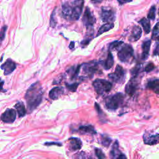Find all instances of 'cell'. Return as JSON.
I'll use <instances>...</instances> for the list:
<instances>
[{
	"instance_id": "6da1fadb",
	"label": "cell",
	"mask_w": 159,
	"mask_h": 159,
	"mask_svg": "<svg viewBox=\"0 0 159 159\" xmlns=\"http://www.w3.org/2000/svg\"><path fill=\"white\" fill-rule=\"evenodd\" d=\"M43 90L39 82H36L29 87L25 94V99L29 111H33L41 104Z\"/></svg>"
},
{
	"instance_id": "7a4b0ae2",
	"label": "cell",
	"mask_w": 159,
	"mask_h": 159,
	"mask_svg": "<svg viewBox=\"0 0 159 159\" xmlns=\"http://www.w3.org/2000/svg\"><path fill=\"white\" fill-rule=\"evenodd\" d=\"M124 100V95L121 93H118L106 98L105 106L108 109L116 110L122 106Z\"/></svg>"
},
{
	"instance_id": "3957f363",
	"label": "cell",
	"mask_w": 159,
	"mask_h": 159,
	"mask_svg": "<svg viewBox=\"0 0 159 159\" xmlns=\"http://www.w3.org/2000/svg\"><path fill=\"white\" fill-rule=\"evenodd\" d=\"M117 57L121 62L124 63L131 62L134 58V49L129 44H124L118 51Z\"/></svg>"
},
{
	"instance_id": "277c9868",
	"label": "cell",
	"mask_w": 159,
	"mask_h": 159,
	"mask_svg": "<svg viewBox=\"0 0 159 159\" xmlns=\"http://www.w3.org/2000/svg\"><path fill=\"white\" fill-rule=\"evenodd\" d=\"M93 88L98 94L108 93L112 88V83L104 79H97L93 82Z\"/></svg>"
},
{
	"instance_id": "5b68a950",
	"label": "cell",
	"mask_w": 159,
	"mask_h": 159,
	"mask_svg": "<svg viewBox=\"0 0 159 159\" xmlns=\"http://www.w3.org/2000/svg\"><path fill=\"white\" fill-rule=\"evenodd\" d=\"M108 77L113 82L117 83H123L126 78V71L119 65H117L116 67L114 72L109 74Z\"/></svg>"
},
{
	"instance_id": "8992f818",
	"label": "cell",
	"mask_w": 159,
	"mask_h": 159,
	"mask_svg": "<svg viewBox=\"0 0 159 159\" xmlns=\"http://www.w3.org/2000/svg\"><path fill=\"white\" fill-rule=\"evenodd\" d=\"M83 4L84 0H75L73 3H71L73 13L70 21H77L80 18L82 13Z\"/></svg>"
},
{
	"instance_id": "52a82bcc",
	"label": "cell",
	"mask_w": 159,
	"mask_h": 159,
	"mask_svg": "<svg viewBox=\"0 0 159 159\" xmlns=\"http://www.w3.org/2000/svg\"><path fill=\"white\" fill-rule=\"evenodd\" d=\"M139 85V81L137 77H132L125 87L126 93L129 96H132L137 90Z\"/></svg>"
},
{
	"instance_id": "ba28073f",
	"label": "cell",
	"mask_w": 159,
	"mask_h": 159,
	"mask_svg": "<svg viewBox=\"0 0 159 159\" xmlns=\"http://www.w3.org/2000/svg\"><path fill=\"white\" fill-rule=\"evenodd\" d=\"M84 72L93 77V75L97 72L98 70V63L96 61H91L88 63H85L81 66Z\"/></svg>"
},
{
	"instance_id": "9c48e42d",
	"label": "cell",
	"mask_w": 159,
	"mask_h": 159,
	"mask_svg": "<svg viewBox=\"0 0 159 159\" xmlns=\"http://www.w3.org/2000/svg\"><path fill=\"white\" fill-rule=\"evenodd\" d=\"M16 118V112L13 109H7L1 116V121L5 123H13Z\"/></svg>"
},
{
	"instance_id": "30bf717a",
	"label": "cell",
	"mask_w": 159,
	"mask_h": 159,
	"mask_svg": "<svg viewBox=\"0 0 159 159\" xmlns=\"http://www.w3.org/2000/svg\"><path fill=\"white\" fill-rule=\"evenodd\" d=\"M96 22V19L91 13L89 7H86L83 17V22L87 27H91Z\"/></svg>"
},
{
	"instance_id": "8fae6325",
	"label": "cell",
	"mask_w": 159,
	"mask_h": 159,
	"mask_svg": "<svg viewBox=\"0 0 159 159\" xmlns=\"http://www.w3.org/2000/svg\"><path fill=\"white\" fill-rule=\"evenodd\" d=\"M101 19L103 22H113L116 19V14L112 10L103 8L101 13Z\"/></svg>"
},
{
	"instance_id": "7c38bea8",
	"label": "cell",
	"mask_w": 159,
	"mask_h": 159,
	"mask_svg": "<svg viewBox=\"0 0 159 159\" xmlns=\"http://www.w3.org/2000/svg\"><path fill=\"white\" fill-rule=\"evenodd\" d=\"M1 69L4 71V74L7 75L11 74L13 71L16 68V64L11 59H7L5 63L1 67Z\"/></svg>"
},
{
	"instance_id": "4fadbf2b",
	"label": "cell",
	"mask_w": 159,
	"mask_h": 159,
	"mask_svg": "<svg viewBox=\"0 0 159 159\" xmlns=\"http://www.w3.org/2000/svg\"><path fill=\"white\" fill-rule=\"evenodd\" d=\"M144 142L146 144L153 146L159 144V134H148L144 135Z\"/></svg>"
},
{
	"instance_id": "5bb4252c",
	"label": "cell",
	"mask_w": 159,
	"mask_h": 159,
	"mask_svg": "<svg viewBox=\"0 0 159 159\" xmlns=\"http://www.w3.org/2000/svg\"><path fill=\"white\" fill-rule=\"evenodd\" d=\"M62 16L63 17L67 20H70L71 19V15L73 13L72 5L71 3H65L62 6Z\"/></svg>"
},
{
	"instance_id": "9a60e30c",
	"label": "cell",
	"mask_w": 159,
	"mask_h": 159,
	"mask_svg": "<svg viewBox=\"0 0 159 159\" xmlns=\"http://www.w3.org/2000/svg\"><path fill=\"white\" fill-rule=\"evenodd\" d=\"M141 36H142V29L138 26H134L132 30L131 35L129 37V41L132 42H136L141 37Z\"/></svg>"
},
{
	"instance_id": "2e32d148",
	"label": "cell",
	"mask_w": 159,
	"mask_h": 159,
	"mask_svg": "<svg viewBox=\"0 0 159 159\" xmlns=\"http://www.w3.org/2000/svg\"><path fill=\"white\" fill-rule=\"evenodd\" d=\"M64 93V88L62 86L55 87L49 92V97L53 100H57Z\"/></svg>"
},
{
	"instance_id": "e0dca14e",
	"label": "cell",
	"mask_w": 159,
	"mask_h": 159,
	"mask_svg": "<svg viewBox=\"0 0 159 159\" xmlns=\"http://www.w3.org/2000/svg\"><path fill=\"white\" fill-rule=\"evenodd\" d=\"M82 147V142L80 139L76 137H72L69 139V148L71 150L76 151L80 149Z\"/></svg>"
},
{
	"instance_id": "ac0fdd59",
	"label": "cell",
	"mask_w": 159,
	"mask_h": 159,
	"mask_svg": "<svg viewBox=\"0 0 159 159\" xmlns=\"http://www.w3.org/2000/svg\"><path fill=\"white\" fill-rule=\"evenodd\" d=\"M110 156L111 158H126V157L121 154L119 151V144H118V142L116 141L114 142V144H113V149L111 150V152H110Z\"/></svg>"
},
{
	"instance_id": "d6986e66",
	"label": "cell",
	"mask_w": 159,
	"mask_h": 159,
	"mask_svg": "<svg viewBox=\"0 0 159 159\" xmlns=\"http://www.w3.org/2000/svg\"><path fill=\"white\" fill-rule=\"evenodd\" d=\"M147 88L157 94H159V78L150 80L147 84Z\"/></svg>"
},
{
	"instance_id": "ffe728a7",
	"label": "cell",
	"mask_w": 159,
	"mask_h": 159,
	"mask_svg": "<svg viewBox=\"0 0 159 159\" xmlns=\"http://www.w3.org/2000/svg\"><path fill=\"white\" fill-rule=\"evenodd\" d=\"M151 45V41L148 40V41H145L143 42L142 45V60H146L149 55L150 49Z\"/></svg>"
},
{
	"instance_id": "44dd1931",
	"label": "cell",
	"mask_w": 159,
	"mask_h": 159,
	"mask_svg": "<svg viewBox=\"0 0 159 159\" xmlns=\"http://www.w3.org/2000/svg\"><path fill=\"white\" fill-rule=\"evenodd\" d=\"M79 132L82 134H97V131L94 130V128L92 126H82L80 127Z\"/></svg>"
},
{
	"instance_id": "7402d4cb",
	"label": "cell",
	"mask_w": 159,
	"mask_h": 159,
	"mask_svg": "<svg viewBox=\"0 0 159 159\" xmlns=\"http://www.w3.org/2000/svg\"><path fill=\"white\" fill-rule=\"evenodd\" d=\"M114 65V58L112 53L110 52L108 53L106 60L103 62V67L106 70H109Z\"/></svg>"
},
{
	"instance_id": "603a6c76",
	"label": "cell",
	"mask_w": 159,
	"mask_h": 159,
	"mask_svg": "<svg viewBox=\"0 0 159 159\" xmlns=\"http://www.w3.org/2000/svg\"><path fill=\"white\" fill-rule=\"evenodd\" d=\"M114 24L113 22H107L104 25H103L101 26V27L99 29L98 32L97 33V36H100L101 34L106 33L107 31L110 30L111 29H112L114 27Z\"/></svg>"
},
{
	"instance_id": "cb8c5ba5",
	"label": "cell",
	"mask_w": 159,
	"mask_h": 159,
	"mask_svg": "<svg viewBox=\"0 0 159 159\" xmlns=\"http://www.w3.org/2000/svg\"><path fill=\"white\" fill-rule=\"evenodd\" d=\"M15 108L16 109L17 112L19 117H24L26 114V109L25 105L22 102H19L15 105Z\"/></svg>"
},
{
	"instance_id": "d4e9b609",
	"label": "cell",
	"mask_w": 159,
	"mask_h": 159,
	"mask_svg": "<svg viewBox=\"0 0 159 159\" xmlns=\"http://www.w3.org/2000/svg\"><path fill=\"white\" fill-rule=\"evenodd\" d=\"M139 23L142 25L143 29H144L146 34H149L150 33L151 27H150V23L148 18L142 19L140 21H139Z\"/></svg>"
},
{
	"instance_id": "484cf974",
	"label": "cell",
	"mask_w": 159,
	"mask_h": 159,
	"mask_svg": "<svg viewBox=\"0 0 159 159\" xmlns=\"http://www.w3.org/2000/svg\"><path fill=\"white\" fill-rule=\"evenodd\" d=\"M152 39L154 41H157L159 42V22L156 24L152 30Z\"/></svg>"
},
{
	"instance_id": "4316f807",
	"label": "cell",
	"mask_w": 159,
	"mask_h": 159,
	"mask_svg": "<svg viewBox=\"0 0 159 159\" xmlns=\"http://www.w3.org/2000/svg\"><path fill=\"white\" fill-rule=\"evenodd\" d=\"M124 44V42L123 41H114L113 42L110 44L109 49L110 51H114V50L119 48V47L121 46L122 44Z\"/></svg>"
},
{
	"instance_id": "83f0119b",
	"label": "cell",
	"mask_w": 159,
	"mask_h": 159,
	"mask_svg": "<svg viewBox=\"0 0 159 159\" xmlns=\"http://www.w3.org/2000/svg\"><path fill=\"white\" fill-rule=\"evenodd\" d=\"M155 12H156V9L155 7L153 6L152 7H151V8L149 10V12L147 15V18L149 19L154 20L155 18Z\"/></svg>"
},
{
	"instance_id": "f1b7e54d",
	"label": "cell",
	"mask_w": 159,
	"mask_h": 159,
	"mask_svg": "<svg viewBox=\"0 0 159 159\" xmlns=\"http://www.w3.org/2000/svg\"><path fill=\"white\" fill-rule=\"evenodd\" d=\"M56 25H57V21L56 19H55V10L51 15V18L50 20V25L52 27H55Z\"/></svg>"
},
{
	"instance_id": "f546056e",
	"label": "cell",
	"mask_w": 159,
	"mask_h": 159,
	"mask_svg": "<svg viewBox=\"0 0 159 159\" xmlns=\"http://www.w3.org/2000/svg\"><path fill=\"white\" fill-rule=\"evenodd\" d=\"M140 70V65L136 66L134 68L131 69V75H132V77H137Z\"/></svg>"
},
{
	"instance_id": "4dcf8cb0",
	"label": "cell",
	"mask_w": 159,
	"mask_h": 159,
	"mask_svg": "<svg viewBox=\"0 0 159 159\" xmlns=\"http://www.w3.org/2000/svg\"><path fill=\"white\" fill-rule=\"evenodd\" d=\"M95 154L97 156L98 158L102 159V158H105L106 156L103 153V151L100 149H95Z\"/></svg>"
},
{
	"instance_id": "1f68e13d",
	"label": "cell",
	"mask_w": 159,
	"mask_h": 159,
	"mask_svg": "<svg viewBox=\"0 0 159 159\" xmlns=\"http://www.w3.org/2000/svg\"><path fill=\"white\" fill-rule=\"evenodd\" d=\"M67 87L68 88V89L72 91V92H75L76 91V90H77V88L78 86L79 85V83H74V84H71V85H69V84H67Z\"/></svg>"
},
{
	"instance_id": "d6a6232c",
	"label": "cell",
	"mask_w": 159,
	"mask_h": 159,
	"mask_svg": "<svg viewBox=\"0 0 159 159\" xmlns=\"http://www.w3.org/2000/svg\"><path fill=\"white\" fill-rule=\"evenodd\" d=\"M155 68V65L153 63L150 62V63H149L147 65V66L145 67L144 71H146V72L149 73V72H150L151 71H152Z\"/></svg>"
},
{
	"instance_id": "836d02e7",
	"label": "cell",
	"mask_w": 159,
	"mask_h": 159,
	"mask_svg": "<svg viewBox=\"0 0 159 159\" xmlns=\"http://www.w3.org/2000/svg\"><path fill=\"white\" fill-rule=\"evenodd\" d=\"M111 142V139L109 137H103L101 139V143L103 146H104L105 147H108Z\"/></svg>"
},
{
	"instance_id": "e575fe53",
	"label": "cell",
	"mask_w": 159,
	"mask_h": 159,
	"mask_svg": "<svg viewBox=\"0 0 159 159\" xmlns=\"http://www.w3.org/2000/svg\"><path fill=\"white\" fill-rule=\"evenodd\" d=\"M6 29H7V26H4L2 28L1 32H0V40H1V41H3L5 37V33H6Z\"/></svg>"
},
{
	"instance_id": "d590c367",
	"label": "cell",
	"mask_w": 159,
	"mask_h": 159,
	"mask_svg": "<svg viewBox=\"0 0 159 159\" xmlns=\"http://www.w3.org/2000/svg\"><path fill=\"white\" fill-rule=\"evenodd\" d=\"M91 41V38H87V39H84L81 44L83 45H88V44H89Z\"/></svg>"
},
{
	"instance_id": "8d00e7d4",
	"label": "cell",
	"mask_w": 159,
	"mask_h": 159,
	"mask_svg": "<svg viewBox=\"0 0 159 159\" xmlns=\"http://www.w3.org/2000/svg\"><path fill=\"white\" fill-rule=\"evenodd\" d=\"M154 55H157V56H159V42L157 43L156 45L154 51Z\"/></svg>"
},
{
	"instance_id": "74e56055",
	"label": "cell",
	"mask_w": 159,
	"mask_h": 159,
	"mask_svg": "<svg viewBox=\"0 0 159 159\" xmlns=\"http://www.w3.org/2000/svg\"><path fill=\"white\" fill-rule=\"evenodd\" d=\"M45 146H52V145H55V146H61L62 144L60 143H58V142H46L44 144Z\"/></svg>"
},
{
	"instance_id": "f35d334b",
	"label": "cell",
	"mask_w": 159,
	"mask_h": 159,
	"mask_svg": "<svg viewBox=\"0 0 159 159\" xmlns=\"http://www.w3.org/2000/svg\"><path fill=\"white\" fill-rule=\"evenodd\" d=\"M117 1L120 4H124L126 3H128L129 2H131L132 0H117Z\"/></svg>"
},
{
	"instance_id": "ab89813d",
	"label": "cell",
	"mask_w": 159,
	"mask_h": 159,
	"mask_svg": "<svg viewBox=\"0 0 159 159\" xmlns=\"http://www.w3.org/2000/svg\"><path fill=\"white\" fill-rule=\"evenodd\" d=\"M3 84H4V82H0V91H1L3 90Z\"/></svg>"
},
{
	"instance_id": "60d3db41",
	"label": "cell",
	"mask_w": 159,
	"mask_h": 159,
	"mask_svg": "<svg viewBox=\"0 0 159 159\" xmlns=\"http://www.w3.org/2000/svg\"><path fill=\"white\" fill-rule=\"evenodd\" d=\"M74 44H75V42H71L70 43V46H69V48L71 49H72L74 48Z\"/></svg>"
},
{
	"instance_id": "b9f144b4",
	"label": "cell",
	"mask_w": 159,
	"mask_h": 159,
	"mask_svg": "<svg viewBox=\"0 0 159 159\" xmlns=\"http://www.w3.org/2000/svg\"><path fill=\"white\" fill-rule=\"evenodd\" d=\"M92 1H97V2H101V1H103V0H92Z\"/></svg>"
}]
</instances>
